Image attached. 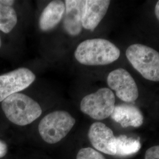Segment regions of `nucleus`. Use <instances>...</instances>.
Here are the masks:
<instances>
[{"label":"nucleus","mask_w":159,"mask_h":159,"mask_svg":"<svg viewBox=\"0 0 159 159\" xmlns=\"http://www.w3.org/2000/svg\"><path fill=\"white\" fill-rule=\"evenodd\" d=\"M74 56L83 65L104 66L116 61L120 56V51L108 40L94 39L81 42L77 46Z\"/></svg>","instance_id":"f257e3e1"},{"label":"nucleus","mask_w":159,"mask_h":159,"mask_svg":"<svg viewBox=\"0 0 159 159\" xmlns=\"http://www.w3.org/2000/svg\"><path fill=\"white\" fill-rule=\"evenodd\" d=\"M1 107L7 118L18 125L31 124L42 114V110L38 102L20 93L6 98L2 102Z\"/></svg>","instance_id":"f03ea898"},{"label":"nucleus","mask_w":159,"mask_h":159,"mask_svg":"<svg viewBox=\"0 0 159 159\" xmlns=\"http://www.w3.org/2000/svg\"><path fill=\"white\" fill-rule=\"evenodd\" d=\"M133 68L146 79L159 81V52L140 44L129 46L125 52Z\"/></svg>","instance_id":"7ed1b4c3"},{"label":"nucleus","mask_w":159,"mask_h":159,"mask_svg":"<svg viewBox=\"0 0 159 159\" xmlns=\"http://www.w3.org/2000/svg\"><path fill=\"white\" fill-rule=\"evenodd\" d=\"M75 123V120L66 111H56L48 114L40 121L39 131L47 143L54 144L68 134Z\"/></svg>","instance_id":"20e7f679"},{"label":"nucleus","mask_w":159,"mask_h":159,"mask_svg":"<svg viewBox=\"0 0 159 159\" xmlns=\"http://www.w3.org/2000/svg\"><path fill=\"white\" fill-rule=\"evenodd\" d=\"M115 101L113 91L108 88H102L82 99L80 110L93 119H106L113 113Z\"/></svg>","instance_id":"39448f33"},{"label":"nucleus","mask_w":159,"mask_h":159,"mask_svg":"<svg viewBox=\"0 0 159 159\" xmlns=\"http://www.w3.org/2000/svg\"><path fill=\"white\" fill-rule=\"evenodd\" d=\"M35 80L28 68H19L0 75V102L12 94L27 89Z\"/></svg>","instance_id":"423d86ee"},{"label":"nucleus","mask_w":159,"mask_h":159,"mask_svg":"<svg viewBox=\"0 0 159 159\" xmlns=\"http://www.w3.org/2000/svg\"><path fill=\"white\" fill-rule=\"evenodd\" d=\"M107 82L111 89L116 92L118 98L126 102H134L139 97L136 81L124 68H118L110 72Z\"/></svg>","instance_id":"0eeeda50"},{"label":"nucleus","mask_w":159,"mask_h":159,"mask_svg":"<svg viewBox=\"0 0 159 159\" xmlns=\"http://www.w3.org/2000/svg\"><path fill=\"white\" fill-rule=\"evenodd\" d=\"M92 146L108 155H116V137L112 130L102 122L91 125L88 133Z\"/></svg>","instance_id":"6e6552de"},{"label":"nucleus","mask_w":159,"mask_h":159,"mask_svg":"<svg viewBox=\"0 0 159 159\" xmlns=\"http://www.w3.org/2000/svg\"><path fill=\"white\" fill-rule=\"evenodd\" d=\"M85 1L66 0L64 1L65 12L63 25L65 31L71 36H76L81 32L82 20Z\"/></svg>","instance_id":"1a4fd4ad"},{"label":"nucleus","mask_w":159,"mask_h":159,"mask_svg":"<svg viewBox=\"0 0 159 159\" xmlns=\"http://www.w3.org/2000/svg\"><path fill=\"white\" fill-rule=\"evenodd\" d=\"M110 1L87 0L85 1L82 26L83 28L94 31L106 14Z\"/></svg>","instance_id":"9d476101"},{"label":"nucleus","mask_w":159,"mask_h":159,"mask_svg":"<svg viewBox=\"0 0 159 159\" xmlns=\"http://www.w3.org/2000/svg\"><path fill=\"white\" fill-rule=\"evenodd\" d=\"M110 116L123 128L139 127L142 125L144 121L143 115L139 108L135 106L127 104L115 106Z\"/></svg>","instance_id":"9b49d317"},{"label":"nucleus","mask_w":159,"mask_h":159,"mask_svg":"<svg viewBox=\"0 0 159 159\" xmlns=\"http://www.w3.org/2000/svg\"><path fill=\"white\" fill-rule=\"evenodd\" d=\"M63 1H52L46 6L40 16L39 27L43 31H48L56 27L60 22L65 12Z\"/></svg>","instance_id":"f8f14e48"},{"label":"nucleus","mask_w":159,"mask_h":159,"mask_svg":"<svg viewBox=\"0 0 159 159\" xmlns=\"http://www.w3.org/2000/svg\"><path fill=\"white\" fill-rule=\"evenodd\" d=\"M116 155L127 156L136 153L141 148L139 139L120 135L116 137Z\"/></svg>","instance_id":"ddd939ff"},{"label":"nucleus","mask_w":159,"mask_h":159,"mask_svg":"<svg viewBox=\"0 0 159 159\" xmlns=\"http://www.w3.org/2000/svg\"><path fill=\"white\" fill-rule=\"evenodd\" d=\"M17 23V13L14 8L0 3V30L8 34L15 27Z\"/></svg>","instance_id":"4468645a"},{"label":"nucleus","mask_w":159,"mask_h":159,"mask_svg":"<svg viewBox=\"0 0 159 159\" xmlns=\"http://www.w3.org/2000/svg\"><path fill=\"white\" fill-rule=\"evenodd\" d=\"M76 159H106L102 154L90 148L80 149Z\"/></svg>","instance_id":"2eb2a0df"},{"label":"nucleus","mask_w":159,"mask_h":159,"mask_svg":"<svg viewBox=\"0 0 159 159\" xmlns=\"http://www.w3.org/2000/svg\"><path fill=\"white\" fill-rule=\"evenodd\" d=\"M144 159H159V146L148 148L145 153Z\"/></svg>","instance_id":"dca6fc26"},{"label":"nucleus","mask_w":159,"mask_h":159,"mask_svg":"<svg viewBox=\"0 0 159 159\" xmlns=\"http://www.w3.org/2000/svg\"><path fill=\"white\" fill-rule=\"evenodd\" d=\"M8 152V146L5 142L0 140V159L4 157Z\"/></svg>","instance_id":"f3484780"},{"label":"nucleus","mask_w":159,"mask_h":159,"mask_svg":"<svg viewBox=\"0 0 159 159\" xmlns=\"http://www.w3.org/2000/svg\"><path fill=\"white\" fill-rule=\"evenodd\" d=\"M15 1L12 0H0V3L4 5V6L12 7V6L14 4Z\"/></svg>","instance_id":"a211bd4d"},{"label":"nucleus","mask_w":159,"mask_h":159,"mask_svg":"<svg viewBox=\"0 0 159 159\" xmlns=\"http://www.w3.org/2000/svg\"><path fill=\"white\" fill-rule=\"evenodd\" d=\"M154 12H155L156 16L157 17V20H159V1H158L156 3V5L155 7Z\"/></svg>","instance_id":"6ab92c4d"},{"label":"nucleus","mask_w":159,"mask_h":159,"mask_svg":"<svg viewBox=\"0 0 159 159\" xmlns=\"http://www.w3.org/2000/svg\"><path fill=\"white\" fill-rule=\"evenodd\" d=\"M1 47V38H0V48Z\"/></svg>","instance_id":"aec40b11"}]
</instances>
